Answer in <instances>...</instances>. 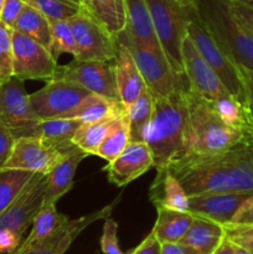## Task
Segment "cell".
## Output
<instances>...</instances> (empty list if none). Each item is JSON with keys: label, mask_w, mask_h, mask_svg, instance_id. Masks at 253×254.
Segmentation results:
<instances>
[{"label": "cell", "mask_w": 253, "mask_h": 254, "mask_svg": "<svg viewBox=\"0 0 253 254\" xmlns=\"http://www.w3.org/2000/svg\"><path fill=\"white\" fill-rule=\"evenodd\" d=\"M188 86L169 96L151 93L153 116L144 141L150 149L156 171L164 170L169 164L189 153V116L185 102Z\"/></svg>", "instance_id": "obj_1"}, {"label": "cell", "mask_w": 253, "mask_h": 254, "mask_svg": "<svg viewBox=\"0 0 253 254\" xmlns=\"http://www.w3.org/2000/svg\"><path fill=\"white\" fill-rule=\"evenodd\" d=\"M188 196L238 192L235 145L216 154L188 153L168 165Z\"/></svg>", "instance_id": "obj_2"}, {"label": "cell", "mask_w": 253, "mask_h": 254, "mask_svg": "<svg viewBox=\"0 0 253 254\" xmlns=\"http://www.w3.org/2000/svg\"><path fill=\"white\" fill-rule=\"evenodd\" d=\"M185 102L189 116V153H222L251 135L243 129L228 124L215 106L190 86L185 89Z\"/></svg>", "instance_id": "obj_3"}, {"label": "cell", "mask_w": 253, "mask_h": 254, "mask_svg": "<svg viewBox=\"0 0 253 254\" xmlns=\"http://www.w3.org/2000/svg\"><path fill=\"white\" fill-rule=\"evenodd\" d=\"M196 12L226 55L253 69V37L233 14L231 0H197Z\"/></svg>", "instance_id": "obj_4"}, {"label": "cell", "mask_w": 253, "mask_h": 254, "mask_svg": "<svg viewBox=\"0 0 253 254\" xmlns=\"http://www.w3.org/2000/svg\"><path fill=\"white\" fill-rule=\"evenodd\" d=\"M154 30L170 66L184 73L183 42L188 36L191 10L178 0H145Z\"/></svg>", "instance_id": "obj_5"}, {"label": "cell", "mask_w": 253, "mask_h": 254, "mask_svg": "<svg viewBox=\"0 0 253 254\" xmlns=\"http://www.w3.org/2000/svg\"><path fill=\"white\" fill-rule=\"evenodd\" d=\"M117 41L126 46L133 56L145 86L155 96H169L188 86L185 73H179L164 54L139 44L126 29L117 34Z\"/></svg>", "instance_id": "obj_6"}, {"label": "cell", "mask_w": 253, "mask_h": 254, "mask_svg": "<svg viewBox=\"0 0 253 254\" xmlns=\"http://www.w3.org/2000/svg\"><path fill=\"white\" fill-rule=\"evenodd\" d=\"M188 36L193 42L201 56L217 73L228 92L243 106L245 92H243L242 77H241L238 64H236L221 49L217 41L213 39L210 31L202 24L196 12V9L191 10L190 21L188 25Z\"/></svg>", "instance_id": "obj_7"}, {"label": "cell", "mask_w": 253, "mask_h": 254, "mask_svg": "<svg viewBox=\"0 0 253 254\" xmlns=\"http://www.w3.org/2000/svg\"><path fill=\"white\" fill-rule=\"evenodd\" d=\"M0 122L16 139L37 136L41 119L32 108L24 81L15 76L0 83Z\"/></svg>", "instance_id": "obj_8"}, {"label": "cell", "mask_w": 253, "mask_h": 254, "mask_svg": "<svg viewBox=\"0 0 253 254\" xmlns=\"http://www.w3.org/2000/svg\"><path fill=\"white\" fill-rule=\"evenodd\" d=\"M77 47L76 60L113 61L118 42L112 34L88 9L82 6L69 17Z\"/></svg>", "instance_id": "obj_9"}, {"label": "cell", "mask_w": 253, "mask_h": 254, "mask_svg": "<svg viewBox=\"0 0 253 254\" xmlns=\"http://www.w3.org/2000/svg\"><path fill=\"white\" fill-rule=\"evenodd\" d=\"M181 55H183L184 73L188 79L189 86L193 91L197 92L206 101L211 102L216 109L222 108L227 103L235 101V97L228 92L212 67L201 56L189 36L184 40Z\"/></svg>", "instance_id": "obj_10"}, {"label": "cell", "mask_w": 253, "mask_h": 254, "mask_svg": "<svg viewBox=\"0 0 253 254\" xmlns=\"http://www.w3.org/2000/svg\"><path fill=\"white\" fill-rule=\"evenodd\" d=\"M56 78L79 84L91 93L98 94L113 102H121L113 61L73 59L64 66H59ZM122 103V102H121Z\"/></svg>", "instance_id": "obj_11"}, {"label": "cell", "mask_w": 253, "mask_h": 254, "mask_svg": "<svg viewBox=\"0 0 253 254\" xmlns=\"http://www.w3.org/2000/svg\"><path fill=\"white\" fill-rule=\"evenodd\" d=\"M57 60L44 45L12 30V71L22 79L51 81L56 78Z\"/></svg>", "instance_id": "obj_12"}, {"label": "cell", "mask_w": 253, "mask_h": 254, "mask_svg": "<svg viewBox=\"0 0 253 254\" xmlns=\"http://www.w3.org/2000/svg\"><path fill=\"white\" fill-rule=\"evenodd\" d=\"M91 92L74 82L54 78L35 93L30 94V102L35 113L41 121L60 118L78 106Z\"/></svg>", "instance_id": "obj_13"}, {"label": "cell", "mask_w": 253, "mask_h": 254, "mask_svg": "<svg viewBox=\"0 0 253 254\" xmlns=\"http://www.w3.org/2000/svg\"><path fill=\"white\" fill-rule=\"evenodd\" d=\"M66 153L68 151L61 150L51 141L40 136L17 138L4 169H17L46 175Z\"/></svg>", "instance_id": "obj_14"}, {"label": "cell", "mask_w": 253, "mask_h": 254, "mask_svg": "<svg viewBox=\"0 0 253 254\" xmlns=\"http://www.w3.org/2000/svg\"><path fill=\"white\" fill-rule=\"evenodd\" d=\"M119 201H121V196L114 198L111 203L104 206L101 210L94 211V212L82 216L79 218L66 221L54 233L47 236L44 240L26 246V247L19 246L14 252L9 254H64L87 227H89L92 223L97 222V221L106 220L107 217H109L114 206Z\"/></svg>", "instance_id": "obj_15"}, {"label": "cell", "mask_w": 253, "mask_h": 254, "mask_svg": "<svg viewBox=\"0 0 253 254\" xmlns=\"http://www.w3.org/2000/svg\"><path fill=\"white\" fill-rule=\"evenodd\" d=\"M46 180L47 174H34L14 202L0 213V232L10 231L22 238L44 203Z\"/></svg>", "instance_id": "obj_16"}, {"label": "cell", "mask_w": 253, "mask_h": 254, "mask_svg": "<svg viewBox=\"0 0 253 254\" xmlns=\"http://www.w3.org/2000/svg\"><path fill=\"white\" fill-rule=\"evenodd\" d=\"M154 168L151 151L145 141H129L123 151L103 169L113 185L126 186Z\"/></svg>", "instance_id": "obj_17"}, {"label": "cell", "mask_w": 253, "mask_h": 254, "mask_svg": "<svg viewBox=\"0 0 253 254\" xmlns=\"http://www.w3.org/2000/svg\"><path fill=\"white\" fill-rule=\"evenodd\" d=\"M253 192H216L189 197L188 211L195 217L226 226Z\"/></svg>", "instance_id": "obj_18"}, {"label": "cell", "mask_w": 253, "mask_h": 254, "mask_svg": "<svg viewBox=\"0 0 253 254\" xmlns=\"http://www.w3.org/2000/svg\"><path fill=\"white\" fill-rule=\"evenodd\" d=\"M86 156H88V154L78 146H74L62 156L61 160L47 174L44 202L57 203L62 196L71 190L77 168Z\"/></svg>", "instance_id": "obj_19"}, {"label": "cell", "mask_w": 253, "mask_h": 254, "mask_svg": "<svg viewBox=\"0 0 253 254\" xmlns=\"http://www.w3.org/2000/svg\"><path fill=\"white\" fill-rule=\"evenodd\" d=\"M114 67H116V79L121 102L126 108L146 88L145 82L129 50L119 42L114 57Z\"/></svg>", "instance_id": "obj_20"}, {"label": "cell", "mask_w": 253, "mask_h": 254, "mask_svg": "<svg viewBox=\"0 0 253 254\" xmlns=\"http://www.w3.org/2000/svg\"><path fill=\"white\" fill-rule=\"evenodd\" d=\"M126 27L134 40L156 52L164 54L154 30L145 0H124ZM165 55V54H164Z\"/></svg>", "instance_id": "obj_21"}, {"label": "cell", "mask_w": 253, "mask_h": 254, "mask_svg": "<svg viewBox=\"0 0 253 254\" xmlns=\"http://www.w3.org/2000/svg\"><path fill=\"white\" fill-rule=\"evenodd\" d=\"M225 227L206 218L195 217L191 227L180 240L186 254H211L225 238Z\"/></svg>", "instance_id": "obj_22"}, {"label": "cell", "mask_w": 253, "mask_h": 254, "mask_svg": "<svg viewBox=\"0 0 253 254\" xmlns=\"http://www.w3.org/2000/svg\"><path fill=\"white\" fill-rule=\"evenodd\" d=\"M149 198L155 207L189 212V196L178 179L168 170L158 171L155 180L149 190Z\"/></svg>", "instance_id": "obj_23"}, {"label": "cell", "mask_w": 253, "mask_h": 254, "mask_svg": "<svg viewBox=\"0 0 253 254\" xmlns=\"http://www.w3.org/2000/svg\"><path fill=\"white\" fill-rule=\"evenodd\" d=\"M155 225L153 232L160 243L180 242L181 238L186 235L191 227L195 216L190 212L170 210L165 207H156Z\"/></svg>", "instance_id": "obj_24"}, {"label": "cell", "mask_w": 253, "mask_h": 254, "mask_svg": "<svg viewBox=\"0 0 253 254\" xmlns=\"http://www.w3.org/2000/svg\"><path fill=\"white\" fill-rule=\"evenodd\" d=\"M126 113V107L121 102H113L98 94L91 93L72 111L67 112L60 118L77 119L81 123H92L107 117Z\"/></svg>", "instance_id": "obj_25"}, {"label": "cell", "mask_w": 253, "mask_h": 254, "mask_svg": "<svg viewBox=\"0 0 253 254\" xmlns=\"http://www.w3.org/2000/svg\"><path fill=\"white\" fill-rule=\"evenodd\" d=\"M126 113L107 117V118L92 122V123H82L81 127L74 133L72 143L78 146L79 149H82L88 155H94V151L98 149L104 138L119 123V121L123 118Z\"/></svg>", "instance_id": "obj_26"}, {"label": "cell", "mask_w": 253, "mask_h": 254, "mask_svg": "<svg viewBox=\"0 0 253 254\" xmlns=\"http://www.w3.org/2000/svg\"><path fill=\"white\" fill-rule=\"evenodd\" d=\"M153 94L144 89L138 98L126 108L129 128V141H144L153 116Z\"/></svg>", "instance_id": "obj_27"}, {"label": "cell", "mask_w": 253, "mask_h": 254, "mask_svg": "<svg viewBox=\"0 0 253 254\" xmlns=\"http://www.w3.org/2000/svg\"><path fill=\"white\" fill-rule=\"evenodd\" d=\"M12 30L35 40L49 49L51 42V27L50 20L30 5L25 4L21 14L15 21Z\"/></svg>", "instance_id": "obj_28"}, {"label": "cell", "mask_w": 253, "mask_h": 254, "mask_svg": "<svg viewBox=\"0 0 253 254\" xmlns=\"http://www.w3.org/2000/svg\"><path fill=\"white\" fill-rule=\"evenodd\" d=\"M69 218L66 215H62L57 211L56 203L54 202H44L40 210L37 211L36 216L32 220V228L30 231L29 236L24 242H21V247L32 245L35 242L44 240L47 236L54 233L60 226L63 225Z\"/></svg>", "instance_id": "obj_29"}, {"label": "cell", "mask_w": 253, "mask_h": 254, "mask_svg": "<svg viewBox=\"0 0 253 254\" xmlns=\"http://www.w3.org/2000/svg\"><path fill=\"white\" fill-rule=\"evenodd\" d=\"M81 122L69 118H54L41 121L37 130V136L51 141L61 150L69 151L74 148L72 143L74 133L81 127Z\"/></svg>", "instance_id": "obj_30"}, {"label": "cell", "mask_w": 253, "mask_h": 254, "mask_svg": "<svg viewBox=\"0 0 253 254\" xmlns=\"http://www.w3.org/2000/svg\"><path fill=\"white\" fill-rule=\"evenodd\" d=\"M89 11L116 36L126 27L124 0H91Z\"/></svg>", "instance_id": "obj_31"}, {"label": "cell", "mask_w": 253, "mask_h": 254, "mask_svg": "<svg viewBox=\"0 0 253 254\" xmlns=\"http://www.w3.org/2000/svg\"><path fill=\"white\" fill-rule=\"evenodd\" d=\"M34 173L17 169H0V213L20 195Z\"/></svg>", "instance_id": "obj_32"}, {"label": "cell", "mask_w": 253, "mask_h": 254, "mask_svg": "<svg viewBox=\"0 0 253 254\" xmlns=\"http://www.w3.org/2000/svg\"><path fill=\"white\" fill-rule=\"evenodd\" d=\"M50 27H51V42H50L49 51L51 52L52 57L59 60L62 54H69L73 56V59H76L77 47L69 20H50Z\"/></svg>", "instance_id": "obj_33"}, {"label": "cell", "mask_w": 253, "mask_h": 254, "mask_svg": "<svg viewBox=\"0 0 253 254\" xmlns=\"http://www.w3.org/2000/svg\"><path fill=\"white\" fill-rule=\"evenodd\" d=\"M129 144V128H128V119H126V113L124 114L123 118L119 121V123L109 131L108 135L104 138L101 145L98 146L94 155L104 159L107 163L113 161L122 151L126 149Z\"/></svg>", "instance_id": "obj_34"}, {"label": "cell", "mask_w": 253, "mask_h": 254, "mask_svg": "<svg viewBox=\"0 0 253 254\" xmlns=\"http://www.w3.org/2000/svg\"><path fill=\"white\" fill-rule=\"evenodd\" d=\"M22 1L36 9L49 20L69 19L82 7L71 4L66 0H22Z\"/></svg>", "instance_id": "obj_35"}, {"label": "cell", "mask_w": 253, "mask_h": 254, "mask_svg": "<svg viewBox=\"0 0 253 254\" xmlns=\"http://www.w3.org/2000/svg\"><path fill=\"white\" fill-rule=\"evenodd\" d=\"M12 76V29L0 21V83Z\"/></svg>", "instance_id": "obj_36"}, {"label": "cell", "mask_w": 253, "mask_h": 254, "mask_svg": "<svg viewBox=\"0 0 253 254\" xmlns=\"http://www.w3.org/2000/svg\"><path fill=\"white\" fill-rule=\"evenodd\" d=\"M101 250L103 254H124L118 242V223L109 216L104 220L101 237Z\"/></svg>", "instance_id": "obj_37"}, {"label": "cell", "mask_w": 253, "mask_h": 254, "mask_svg": "<svg viewBox=\"0 0 253 254\" xmlns=\"http://www.w3.org/2000/svg\"><path fill=\"white\" fill-rule=\"evenodd\" d=\"M241 77H242L243 92H245V108L246 118H247L250 134L253 135V69L247 67L238 66Z\"/></svg>", "instance_id": "obj_38"}, {"label": "cell", "mask_w": 253, "mask_h": 254, "mask_svg": "<svg viewBox=\"0 0 253 254\" xmlns=\"http://www.w3.org/2000/svg\"><path fill=\"white\" fill-rule=\"evenodd\" d=\"M226 237L238 247L253 254V226H223Z\"/></svg>", "instance_id": "obj_39"}, {"label": "cell", "mask_w": 253, "mask_h": 254, "mask_svg": "<svg viewBox=\"0 0 253 254\" xmlns=\"http://www.w3.org/2000/svg\"><path fill=\"white\" fill-rule=\"evenodd\" d=\"M24 6L25 2L22 0H5L1 14H0L1 22H4L5 25H7V26L12 29L15 21L17 20L19 15L21 14Z\"/></svg>", "instance_id": "obj_40"}, {"label": "cell", "mask_w": 253, "mask_h": 254, "mask_svg": "<svg viewBox=\"0 0 253 254\" xmlns=\"http://www.w3.org/2000/svg\"><path fill=\"white\" fill-rule=\"evenodd\" d=\"M226 226H253V193L241 205L231 222Z\"/></svg>", "instance_id": "obj_41"}, {"label": "cell", "mask_w": 253, "mask_h": 254, "mask_svg": "<svg viewBox=\"0 0 253 254\" xmlns=\"http://www.w3.org/2000/svg\"><path fill=\"white\" fill-rule=\"evenodd\" d=\"M231 7L238 21L253 37V7L240 1H233V0H231Z\"/></svg>", "instance_id": "obj_42"}, {"label": "cell", "mask_w": 253, "mask_h": 254, "mask_svg": "<svg viewBox=\"0 0 253 254\" xmlns=\"http://www.w3.org/2000/svg\"><path fill=\"white\" fill-rule=\"evenodd\" d=\"M15 136L11 131L0 122V169H4L10 154H11L12 146L15 143Z\"/></svg>", "instance_id": "obj_43"}, {"label": "cell", "mask_w": 253, "mask_h": 254, "mask_svg": "<svg viewBox=\"0 0 253 254\" xmlns=\"http://www.w3.org/2000/svg\"><path fill=\"white\" fill-rule=\"evenodd\" d=\"M161 243L159 242L158 238L155 237L154 232L151 231L143 242L135 248L130 254H160Z\"/></svg>", "instance_id": "obj_44"}, {"label": "cell", "mask_w": 253, "mask_h": 254, "mask_svg": "<svg viewBox=\"0 0 253 254\" xmlns=\"http://www.w3.org/2000/svg\"><path fill=\"white\" fill-rule=\"evenodd\" d=\"M21 237L10 231L0 232V253H11L21 245Z\"/></svg>", "instance_id": "obj_45"}, {"label": "cell", "mask_w": 253, "mask_h": 254, "mask_svg": "<svg viewBox=\"0 0 253 254\" xmlns=\"http://www.w3.org/2000/svg\"><path fill=\"white\" fill-rule=\"evenodd\" d=\"M160 254H186V251L179 242H165L161 243Z\"/></svg>", "instance_id": "obj_46"}, {"label": "cell", "mask_w": 253, "mask_h": 254, "mask_svg": "<svg viewBox=\"0 0 253 254\" xmlns=\"http://www.w3.org/2000/svg\"><path fill=\"white\" fill-rule=\"evenodd\" d=\"M233 251H235V245L225 236L222 242L218 245V247L211 254H233Z\"/></svg>", "instance_id": "obj_47"}, {"label": "cell", "mask_w": 253, "mask_h": 254, "mask_svg": "<svg viewBox=\"0 0 253 254\" xmlns=\"http://www.w3.org/2000/svg\"><path fill=\"white\" fill-rule=\"evenodd\" d=\"M178 1L189 9H196V5H197V0H178Z\"/></svg>", "instance_id": "obj_48"}, {"label": "cell", "mask_w": 253, "mask_h": 254, "mask_svg": "<svg viewBox=\"0 0 253 254\" xmlns=\"http://www.w3.org/2000/svg\"><path fill=\"white\" fill-rule=\"evenodd\" d=\"M233 254H252V253H250L248 251L243 250V248L238 247V246L235 245V251H233Z\"/></svg>", "instance_id": "obj_49"}, {"label": "cell", "mask_w": 253, "mask_h": 254, "mask_svg": "<svg viewBox=\"0 0 253 254\" xmlns=\"http://www.w3.org/2000/svg\"><path fill=\"white\" fill-rule=\"evenodd\" d=\"M233 1H240L242 2V4H246L248 5V6L253 7V0H233Z\"/></svg>", "instance_id": "obj_50"}, {"label": "cell", "mask_w": 253, "mask_h": 254, "mask_svg": "<svg viewBox=\"0 0 253 254\" xmlns=\"http://www.w3.org/2000/svg\"><path fill=\"white\" fill-rule=\"evenodd\" d=\"M79 2H81L82 6L86 7V9L89 10V5H91V0H79Z\"/></svg>", "instance_id": "obj_51"}, {"label": "cell", "mask_w": 253, "mask_h": 254, "mask_svg": "<svg viewBox=\"0 0 253 254\" xmlns=\"http://www.w3.org/2000/svg\"><path fill=\"white\" fill-rule=\"evenodd\" d=\"M66 1L71 2V4H73V5H77V6H82L81 2H79V0H66Z\"/></svg>", "instance_id": "obj_52"}, {"label": "cell", "mask_w": 253, "mask_h": 254, "mask_svg": "<svg viewBox=\"0 0 253 254\" xmlns=\"http://www.w3.org/2000/svg\"><path fill=\"white\" fill-rule=\"evenodd\" d=\"M4 2H5V0H0V14H1V10H2V6H4Z\"/></svg>", "instance_id": "obj_53"}, {"label": "cell", "mask_w": 253, "mask_h": 254, "mask_svg": "<svg viewBox=\"0 0 253 254\" xmlns=\"http://www.w3.org/2000/svg\"><path fill=\"white\" fill-rule=\"evenodd\" d=\"M0 21H1V20H0Z\"/></svg>", "instance_id": "obj_54"}]
</instances>
